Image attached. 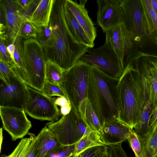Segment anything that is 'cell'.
Returning <instances> with one entry per match:
<instances>
[{
  "instance_id": "cell-1",
  "label": "cell",
  "mask_w": 157,
  "mask_h": 157,
  "mask_svg": "<svg viewBox=\"0 0 157 157\" xmlns=\"http://www.w3.org/2000/svg\"><path fill=\"white\" fill-rule=\"evenodd\" d=\"M65 0H54L49 22L52 28V38L45 52L47 59L64 70L74 66L89 48L77 41L70 33L65 18Z\"/></svg>"
},
{
  "instance_id": "cell-2",
  "label": "cell",
  "mask_w": 157,
  "mask_h": 157,
  "mask_svg": "<svg viewBox=\"0 0 157 157\" xmlns=\"http://www.w3.org/2000/svg\"><path fill=\"white\" fill-rule=\"evenodd\" d=\"M117 119L133 129L138 124L146 98L139 70L128 66L116 87Z\"/></svg>"
},
{
  "instance_id": "cell-3",
  "label": "cell",
  "mask_w": 157,
  "mask_h": 157,
  "mask_svg": "<svg viewBox=\"0 0 157 157\" xmlns=\"http://www.w3.org/2000/svg\"><path fill=\"white\" fill-rule=\"evenodd\" d=\"M91 66L87 98L102 127L105 122L117 119L116 87L119 78H112Z\"/></svg>"
},
{
  "instance_id": "cell-4",
  "label": "cell",
  "mask_w": 157,
  "mask_h": 157,
  "mask_svg": "<svg viewBox=\"0 0 157 157\" xmlns=\"http://www.w3.org/2000/svg\"><path fill=\"white\" fill-rule=\"evenodd\" d=\"M19 45L25 82L41 92L46 80L47 60L43 47L35 38L22 39Z\"/></svg>"
},
{
  "instance_id": "cell-5",
  "label": "cell",
  "mask_w": 157,
  "mask_h": 157,
  "mask_svg": "<svg viewBox=\"0 0 157 157\" xmlns=\"http://www.w3.org/2000/svg\"><path fill=\"white\" fill-rule=\"evenodd\" d=\"M91 66L80 59L63 70L60 86L72 107L83 120Z\"/></svg>"
},
{
  "instance_id": "cell-6",
  "label": "cell",
  "mask_w": 157,
  "mask_h": 157,
  "mask_svg": "<svg viewBox=\"0 0 157 157\" xmlns=\"http://www.w3.org/2000/svg\"><path fill=\"white\" fill-rule=\"evenodd\" d=\"M46 125L62 145L76 144L90 130L79 114L72 107L70 113L59 120L51 121Z\"/></svg>"
},
{
  "instance_id": "cell-7",
  "label": "cell",
  "mask_w": 157,
  "mask_h": 157,
  "mask_svg": "<svg viewBox=\"0 0 157 157\" xmlns=\"http://www.w3.org/2000/svg\"><path fill=\"white\" fill-rule=\"evenodd\" d=\"M108 41L119 58L124 69L136 60L142 52L132 33L124 23L106 31Z\"/></svg>"
},
{
  "instance_id": "cell-8",
  "label": "cell",
  "mask_w": 157,
  "mask_h": 157,
  "mask_svg": "<svg viewBox=\"0 0 157 157\" xmlns=\"http://www.w3.org/2000/svg\"><path fill=\"white\" fill-rule=\"evenodd\" d=\"M121 6L126 27L133 34L140 49L145 48L148 43L156 45L149 35L141 0H122Z\"/></svg>"
},
{
  "instance_id": "cell-9",
  "label": "cell",
  "mask_w": 157,
  "mask_h": 157,
  "mask_svg": "<svg viewBox=\"0 0 157 157\" xmlns=\"http://www.w3.org/2000/svg\"><path fill=\"white\" fill-rule=\"evenodd\" d=\"M80 59L94 66L106 75L115 79L119 78L124 70L111 44L106 40L103 45L89 49L87 54Z\"/></svg>"
},
{
  "instance_id": "cell-10",
  "label": "cell",
  "mask_w": 157,
  "mask_h": 157,
  "mask_svg": "<svg viewBox=\"0 0 157 157\" xmlns=\"http://www.w3.org/2000/svg\"><path fill=\"white\" fill-rule=\"evenodd\" d=\"M29 97L24 106L25 112L36 119L51 121L59 120L60 110L55 97H48L41 91L28 86Z\"/></svg>"
},
{
  "instance_id": "cell-11",
  "label": "cell",
  "mask_w": 157,
  "mask_h": 157,
  "mask_svg": "<svg viewBox=\"0 0 157 157\" xmlns=\"http://www.w3.org/2000/svg\"><path fill=\"white\" fill-rule=\"evenodd\" d=\"M132 64L141 74L146 101L152 106V113L157 108V56L142 52Z\"/></svg>"
},
{
  "instance_id": "cell-12",
  "label": "cell",
  "mask_w": 157,
  "mask_h": 157,
  "mask_svg": "<svg viewBox=\"0 0 157 157\" xmlns=\"http://www.w3.org/2000/svg\"><path fill=\"white\" fill-rule=\"evenodd\" d=\"M24 109L0 106L2 127L10 135L13 141L22 138L32 127Z\"/></svg>"
},
{
  "instance_id": "cell-13",
  "label": "cell",
  "mask_w": 157,
  "mask_h": 157,
  "mask_svg": "<svg viewBox=\"0 0 157 157\" xmlns=\"http://www.w3.org/2000/svg\"><path fill=\"white\" fill-rule=\"evenodd\" d=\"M10 79L8 83L0 80V106L24 109L29 97L28 86L17 76Z\"/></svg>"
},
{
  "instance_id": "cell-14",
  "label": "cell",
  "mask_w": 157,
  "mask_h": 157,
  "mask_svg": "<svg viewBox=\"0 0 157 157\" xmlns=\"http://www.w3.org/2000/svg\"><path fill=\"white\" fill-rule=\"evenodd\" d=\"M122 0H98L97 23L105 33L124 22Z\"/></svg>"
},
{
  "instance_id": "cell-15",
  "label": "cell",
  "mask_w": 157,
  "mask_h": 157,
  "mask_svg": "<svg viewBox=\"0 0 157 157\" xmlns=\"http://www.w3.org/2000/svg\"><path fill=\"white\" fill-rule=\"evenodd\" d=\"M0 6L3 10L6 22V34L11 43L14 44L20 37L23 24L27 20L21 14V7L17 0H0Z\"/></svg>"
},
{
  "instance_id": "cell-16",
  "label": "cell",
  "mask_w": 157,
  "mask_h": 157,
  "mask_svg": "<svg viewBox=\"0 0 157 157\" xmlns=\"http://www.w3.org/2000/svg\"><path fill=\"white\" fill-rule=\"evenodd\" d=\"M132 129L117 119H114L105 122L99 134L105 145L115 144L128 140Z\"/></svg>"
},
{
  "instance_id": "cell-17",
  "label": "cell",
  "mask_w": 157,
  "mask_h": 157,
  "mask_svg": "<svg viewBox=\"0 0 157 157\" xmlns=\"http://www.w3.org/2000/svg\"><path fill=\"white\" fill-rule=\"evenodd\" d=\"M65 4L90 39L94 42L97 36L96 31L85 6L71 0H65Z\"/></svg>"
},
{
  "instance_id": "cell-18",
  "label": "cell",
  "mask_w": 157,
  "mask_h": 157,
  "mask_svg": "<svg viewBox=\"0 0 157 157\" xmlns=\"http://www.w3.org/2000/svg\"><path fill=\"white\" fill-rule=\"evenodd\" d=\"M64 11L66 23L74 38L80 44L89 48H92L94 45V42L89 38L73 13L66 6L65 2Z\"/></svg>"
},
{
  "instance_id": "cell-19",
  "label": "cell",
  "mask_w": 157,
  "mask_h": 157,
  "mask_svg": "<svg viewBox=\"0 0 157 157\" xmlns=\"http://www.w3.org/2000/svg\"><path fill=\"white\" fill-rule=\"evenodd\" d=\"M35 138L36 157H46L52 150L60 144L46 125Z\"/></svg>"
},
{
  "instance_id": "cell-20",
  "label": "cell",
  "mask_w": 157,
  "mask_h": 157,
  "mask_svg": "<svg viewBox=\"0 0 157 157\" xmlns=\"http://www.w3.org/2000/svg\"><path fill=\"white\" fill-rule=\"evenodd\" d=\"M142 152V157H154L157 154V119L143 136H138Z\"/></svg>"
},
{
  "instance_id": "cell-21",
  "label": "cell",
  "mask_w": 157,
  "mask_h": 157,
  "mask_svg": "<svg viewBox=\"0 0 157 157\" xmlns=\"http://www.w3.org/2000/svg\"><path fill=\"white\" fill-rule=\"evenodd\" d=\"M54 0H40L29 21L37 26L48 25Z\"/></svg>"
},
{
  "instance_id": "cell-22",
  "label": "cell",
  "mask_w": 157,
  "mask_h": 157,
  "mask_svg": "<svg viewBox=\"0 0 157 157\" xmlns=\"http://www.w3.org/2000/svg\"><path fill=\"white\" fill-rule=\"evenodd\" d=\"M149 36L157 45V15L153 10L151 0H141Z\"/></svg>"
},
{
  "instance_id": "cell-23",
  "label": "cell",
  "mask_w": 157,
  "mask_h": 157,
  "mask_svg": "<svg viewBox=\"0 0 157 157\" xmlns=\"http://www.w3.org/2000/svg\"><path fill=\"white\" fill-rule=\"evenodd\" d=\"M105 145L101 140L99 133L90 130L75 144L74 156L88 148L98 146Z\"/></svg>"
},
{
  "instance_id": "cell-24",
  "label": "cell",
  "mask_w": 157,
  "mask_h": 157,
  "mask_svg": "<svg viewBox=\"0 0 157 157\" xmlns=\"http://www.w3.org/2000/svg\"><path fill=\"white\" fill-rule=\"evenodd\" d=\"M153 111L152 106L148 101H146L141 114L139 122L134 128L138 136L145 134L149 129V124Z\"/></svg>"
},
{
  "instance_id": "cell-25",
  "label": "cell",
  "mask_w": 157,
  "mask_h": 157,
  "mask_svg": "<svg viewBox=\"0 0 157 157\" xmlns=\"http://www.w3.org/2000/svg\"><path fill=\"white\" fill-rule=\"evenodd\" d=\"M63 70L57 64L47 59L45 67L46 79L52 83L60 85Z\"/></svg>"
},
{
  "instance_id": "cell-26",
  "label": "cell",
  "mask_w": 157,
  "mask_h": 157,
  "mask_svg": "<svg viewBox=\"0 0 157 157\" xmlns=\"http://www.w3.org/2000/svg\"><path fill=\"white\" fill-rule=\"evenodd\" d=\"M83 121L90 130L100 133L102 128L89 100L86 98Z\"/></svg>"
},
{
  "instance_id": "cell-27",
  "label": "cell",
  "mask_w": 157,
  "mask_h": 157,
  "mask_svg": "<svg viewBox=\"0 0 157 157\" xmlns=\"http://www.w3.org/2000/svg\"><path fill=\"white\" fill-rule=\"evenodd\" d=\"M52 33V28L49 23L47 26H36V38L43 47L44 52L50 44Z\"/></svg>"
},
{
  "instance_id": "cell-28",
  "label": "cell",
  "mask_w": 157,
  "mask_h": 157,
  "mask_svg": "<svg viewBox=\"0 0 157 157\" xmlns=\"http://www.w3.org/2000/svg\"><path fill=\"white\" fill-rule=\"evenodd\" d=\"M34 136L22 139L13 151L4 157H25L31 145Z\"/></svg>"
},
{
  "instance_id": "cell-29",
  "label": "cell",
  "mask_w": 157,
  "mask_h": 157,
  "mask_svg": "<svg viewBox=\"0 0 157 157\" xmlns=\"http://www.w3.org/2000/svg\"><path fill=\"white\" fill-rule=\"evenodd\" d=\"M75 144L66 145L60 144L52 150L46 157H72Z\"/></svg>"
},
{
  "instance_id": "cell-30",
  "label": "cell",
  "mask_w": 157,
  "mask_h": 157,
  "mask_svg": "<svg viewBox=\"0 0 157 157\" xmlns=\"http://www.w3.org/2000/svg\"><path fill=\"white\" fill-rule=\"evenodd\" d=\"M41 92L45 95L51 97L56 96L67 98L60 85L52 83L46 79Z\"/></svg>"
},
{
  "instance_id": "cell-31",
  "label": "cell",
  "mask_w": 157,
  "mask_h": 157,
  "mask_svg": "<svg viewBox=\"0 0 157 157\" xmlns=\"http://www.w3.org/2000/svg\"><path fill=\"white\" fill-rule=\"evenodd\" d=\"M129 146L132 149L136 157H142V152L138 135L134 128L131 132L128 139Z\"/></svg>"
},
{
  "instance_id": "cell-32",
  "label": "cell",
  "mask_w": 157,
  "mask_h": 157,
  "mask_svg": "<svg viewBox=\"0 0 157 157\" xmlns=\"http://www.w3.org/2000/svg\"><path fill=\"white\" fill-rule=\"evenodd\" d=\"M20 37L22 39L36 38V26L29 21H26L22 27Z\"/></svg>"
},
{
  "instance_id": "cell-33",
  "label": "cell",
  "mask_w": 157,
  "mask_h": 157,
  "mask_svg": "<svg viewBox=\"0 0 157 157\" xmlns=\"http://www.w3.org/2000/svg\"><path fill=\"white\" fill-rule=\"evenodd\" d=\"M17 76L11 67L0 57V78L6 83L10 81V76Z\"/></svg>"
},
{
  "instance_id": "cell-34",
  "label": "cell",
  "mask_w": 157,
  "mask_h": 157,
  "mask_svg": "<svg viewBox=\"0 0 157 157\" xmlns=\"http://www.w3.org/2000/svg\"><path fill=\"white\" fill-rule=\"evenodd\" d=\"M105 146H98L88 148L72 157H97L103 151Z\"/></svg>"
},
{
  "instance_id": "cell-35",
  "label": "cell",
  "mask_w": 157,
  "mask_h": 157,
  "mask_svg": "<svg viewBox=\"0 0 157 157\" xmlns=\"http://www.w3.org/2000/svg\"><path fill=\"white\" fill-rule=\"evenodd\" d=\"M40 0H31L27 6L24 9H20L21 15L27 20H29Z\"/></svg>"
},
{
  "instance_id": "cell-36",
  "label": "cell",
  "mask_w": 157,
  "mask_h": 157,
  "mask_svg": "<svg viewBox=\"0 0 157 157\" xmlns=\"http://www.w3.org/2000/svg\"><path fill=\"white\" fill-rule=\"evenodd\" d=\"M6 47L7 45L6 42L3 40L0 39V57L4 61L11 67H17V65L11 58L7 50Z\"/></svg>"
},
{
  "instance_id": "cell-37",
  "label": "cell",
  "mask_w": 157,
  "mask_h": 157,
  "mask_svg": "<svg viewBox=\"0 0 157 157\" xmlns=\"http://www.w3.org/2000/svg\"><path fill=\"white\" fill-rule=\"evenodd\" d=\"M108 150L110 157H128L121 144L110 145Z\"/></svg>"
},
{
  "instance_id": "cell-38",
  "label": "cell",
  "mask_w": 157,
  "mask_h": 157,
  "mask_svg": "<svg viewBox=\"0 0 157 157\" xmlns=\"http://www.w3.org/2000/svg\"><path fill=\"white\" fill-rule=\"evenodd\" d=\"M55 103L56 105H59L61 107L71 104L70 101L67 98L63 97H59L56 98Z\"/></svg>"
},
{
  "instance_id": "cell-39",
  "label": "cell",
  "mask_w": 157,
  "mask_h": 157,
  "mask_svg": "<svg viewBox=\"0 0 157 157\" xmlns=\"http://www.w3.org/2000/svg\"><path fill=\"white\" fill-rule=\"evenodd\" d=\"M35 136L33 139L31 147L25 157H36V148L35 144Z\"/></svg>"
},
{
  "instance_id": "cell-40",
  "label": "cell",
  "mask_w": 157,
  "mask_h": 157,
  "mask_svg": "<svg viewBox=\"0 0 157 157\" xmlns=\"http://www.w3.org/2000/svg\"><path fill=\"white\" fill-rule=\"evenodd\" d=\"M6 48L11 58L14 63L16 65L15 62L14 58V54L15 50V46L14 44L13 43L9 44L7 45Z\"/></svg>"
},
{
  "instance_id": "cell-41",
  "label": "cell",
  "mask_w": 157,
  "mask_h": 157,
  "mask_svg": "<svg viewBox=\"0 0 157 157\" xmlns=\"http://www.w3.org/2000/svg\"><path fill=\"white\" fill-rule=\"evenodd\" d=\"M72 108V107L71 104L61 107L60 110V114L64 115L69 114L71 111Z\"/></svg>"
},
{
  "instance_id": "cell-42",
  "label": "cell",
  "mask_w": 157,
  "mask_h": 157,
  "mask_svg": "<svg viewBox=\"0 0 157 157\" xmlns=\"http://www.w3.org/2000/svg\"><path fill=\"white\" fill-rule=\"evenodd\" d=\"M30 1L31 0H17V3L22 9L25 7Z\"/></svg>"
},
{
  "instance_id": "cell-43",
  "label": "cell",
  "mask_w": 157,
  "mask_h": 157,
  "mask_svg": "<svg viewBox=\"0 0 157 157\" xmlns=\"http://www.w3.org/2000/svg\"><path fill=\"white\" fill-rule=\"evenodd\" d=\"M97 157H110L108 147L106 145L105 146L103 151L99 154Z\"/></svg>"
},
{
  "instance_id": "cell-44",
  "label": "cell",
  "mask_w": 157,
  "mask_h": 157,
  "mask_svg": "<svg viewBox=\"0 0 157 157\" xmlns=\"http://www.w3.org/2000/svg\"><path fill=\"white\" fill-rule=\"evenodd\" d=\"M152 8L157 15V0H151Z\"/></svg>"
},
{
  "instance_id": "cell-45",
  "label": "cell",
  "mask_w": 157,
  "mask_h": 157,
  "mask_svg": "<svg viewBox=\"0 0 157 157\" xmlns=\"http://www.w3.org/2000/svg\"><path fill=\"white\" fill-rule=\"evenodd\" d=\"M3 140L2 129V128L0 129V149H1V145Z\"/></svg>"
},
{
  "instance_id": "cell-46",
  "label": "cell",
  "mask_w": 157,
  "mask_h": 157,
  "mask_svg": "<svg viewBox=\"0 0 157 157\" xmlns=\"http://www.w3.org/2000/svg\"><path fill=\"white\" fill-rule=\"evenodd\" d=\"M87 1V0H80L79 4L81 5L85 6V4Z\"/></svg>"
},
{
  "instance_id": "cell-47",
  "label": "cell",
  "mask_w": 157,
  "mask_h": 157,
  "mask_svg": "<svg viewBox=\"0 0 157 157\" xmlns=\"http://www.w3.org/2000/svg\"><path fill=\"white\" fill-rule=\"evenodd\" d=\"M154 157H157V154H156Z\"/></svg>"
},
{
  "instance_id": "cell-48",
  "label": "cell",
  "mask_w": 157,
  "mask_h": 157,
  "mask_svg": "<svg viewBox=\"0 0 157 157\" xmlns=\"http://www.w3.org/2000/svg\"><path fill=\"white\" fill-rule=\"evenodd\" d=\"M135 157H136L135 156Z\"/></svg>"
}]
</instances>
